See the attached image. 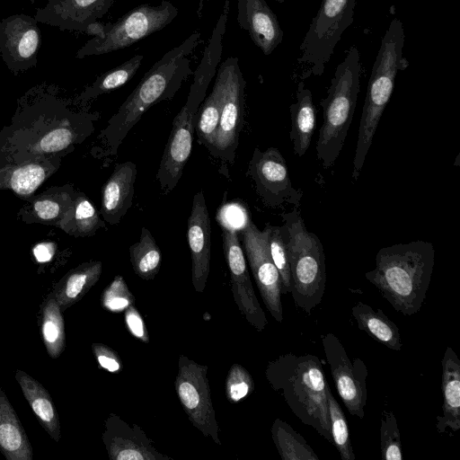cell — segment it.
<instances>
[{"instance_id": "6da1fadb", "label": "cell", "mask_w": 460, "mask_h": 460, "mask_svg": "<svg viewBox=\"0 0 460 460\" xmlns=\"http://www.w3.org/2000/svg\"><path fill=\"white\" fill-rule=\"evenodd\" d=\"M200 36L199 31L190 34L180 45L167 51L144 75L101 131L102 156L111 160L116 158L122 141L142 115L155 104L174 97L182 83L193 73L189 56L199 44Z\"/></svg>"}, {"instance_id": "7a4b0ae2", "label": "cell", "mask_w": 460, "mask_h": 460, "mask_svg": "<svg viewBox=\"0 0 460 460\" xmlns=\"http://www.w3.org/2000/svg\"><path fill=\"white\" fill-rule=\"evenodd\" d=\"M435 251L431 243L411 241L381 248L376 267L366 272L393 308L405 316L421 308L431 281Z\"/></svg>"}, {"instance_id": "3957f363", "label": "cell", "mask_w": 460, "mask_h": 460, "mask_svg": "<svg viewBox=\"0 0 460 460\" xmlns=\"http://www.w3.org/2000/svg\"><path fill=\"white\" fill-rule=\"evenodd\" d=\"M265 376L292 412L332 443L326 395L329 385L319 358L289 352L270 361Z\"/></svg>"}, {"instance_id": "277c9868", "label": "cell", "mask_w": 460, "mask_h": 460, "mask_svg": "<svg viewBox=\"0 0 460 460\" xmlns=\"http://www.w3.org/2000/svg\"><path fill=\"white\" fill-rule=\"evenodd\" d=\"M404 38L402 22L393 19L382 38L367 84L353 158L352 179L355 181L359 177L381 116L393 93L396 75L410 65L402 55Z\"/></svg>"}, {"instance_id": "5b68a950", "label": "cell", "mask_w": 460, "mask_h": 460, "mask_svg": "<svg viewBox=\"0 0 460 460\" xmlns=\"http://www.w3.org/2000/svg\"><path fill=\"white\" fill-rule=\"evenodd\" d=\"M360 72L359 51L352 46L336 67L327 96L321 100L323 122L316 142V155L325 169L334 164L344 146L357 105Z\"/></svg>"}, {"instance_id": "8992f818", "label": "cell", "mask_w": 460, "mask_h": 460, "mask_svg": "<svg viewBox=\"0 0 460 460\" xmlns=\"http://www.w3.org/2000/svg\"><path fill=\"white\" fill-rule=\"evenodd\" d=\"M281 217L291 275L290 294L296 305L310 314L322 302L325 292L323 246L318 236L306 229L298 208Z\"/></svg>"}, {"instance_id": "52a82bcc", "label": "cell", "mask_w": 460, "mask_h": 460, "mask_svg": "<svg viewBox=\"0 0 460 460\" xmlns=\"http://www.w3.org/2000/svg\"><path fill=\"white\" fill-rule=\"evenodd\" d=\"M215 75L216 69L212 65L199 63L194 72L186 102L172 121V128L156 173V180L164 193L171 192L182 175L192 150L198 111Z\"/></svg>"}, {"instance_id": "ba28073f", "label": "cell", "mask_w": 460, "mask_h": 460, "mask_svg": "<svg viewBox=\"0 0 460 460\" xmlns=\"http://www.w3.org/2000/svg\"><path fill=\"white\" fill-rule=\"evenodd\" d=\"M178 15V9L170 1L157 5L140 4L117 22L105 23L102 38L93 37L78 49L75 58L99 56L128 48L154 32L163 30Z\"/></svg>"}, {"instance_id": "9c48e42d", "label": "cell", "mask_w": 460, "mask_h": 460, "mask_svg": "<svg viewBox=\"0 0 460 460\" xmlns=\"http://www.w3.org/2000/svg\"><path fill=\"white\" fill-rule=\"evenodd\" d=\"M356 0H323L299 46L298 64L309 65L310 75H322L342 33L353 23Z\"/></svg>"}, {"instance_id": "30bf717a", "label": "cell", "mask_w": 460, "mask_h": 460, "mask_svg": "<svg viewBox=\"0 0 460 460\" xmlns=\"http://www.w3.org/2000/svg\"><path fill=\"white\" fill-rule=\"evenodd\" d=\"M216 79L221 87L222 103L217 133L209 152L223 163L233 164L243 125L246 84L238 58L229 57L221 63Z\"/></svg>"}, {"instance_id": "8fae6325", "label": "cell", "mask_w": 460, "mask_h": 460, "mask_svg": "<svg viewBox=\"0 0 460 460\" xmlns=\"http://www.w3.org/2000/svg\"><path fill=\"white\" fill-rule=\"evenodd\" d=\"M174 386L181 405L190 423L204 437L221 446L220 429L216 419L208 379V366L181 355Z\"/></svg>"}, {"instance_id": "7c38bea8", "label": "cell", "mask_w": 460, "mask_h": 460, "mask_svg": "<svg viewBox=\"0 0 460 460\" xmlns=\"http://www.w3.org/2000/svg\"><path fill=\"white\" fill-rule=\"evenodd\" d=\"M322 342L338 394L350 415L363 419L367 398L366 364L358 358L351 361L333 333L322 335Z\"/></svg>"}, {"instance_id": "4fadbf2b", "label": "cell", "mask_w": 460, "mask_h": 460, "mask_svg": "<svg viewBox=\"0 0 460 460\" xmlns=\"http://www.w3.org/2000/svg\"><path fill=\"white\" fill-rule=\"evenodd\" d=\"M247 174L266 206L278 208L288 203L299 207L303 191L293 187L286 160L278 148L261 151L256 147L248 164Z\"/></svg>"}, {"instance_id": "5bb4252c", "label": "cell", "mask_w": 460, "mask_h": 460, "mask_svg": "<svg viewBox=\"0 0 460 460\" xmlns=\"http://www.w3.org/2000/svg\"><path fill=\"white\" fill-rule=\"evenodd\" d=\"M243 249L262 301L271 316L283 321L281 279L272 261L266 231L259 230L249 217L241 228Z\"/></svg>"}, {"instance_id": "9a60e30c", "label": "cell", "mask_w": 460, "mask_h": 460, "mask_svg": "<svg viewBox=\"0 0 460 460\" xmlns=\"http://www.w3.org/2000/svg\"><path fill=\"white\" fill-rule=\"evenodd\" d=\"M221 229L234 300L248 323L256 331L262 332L268 320L252 287L238 231L224 225H221Z\"/></svg>"}, {"instance_id": "2e32d148", "label": "cell", "mask_w": 460, "mask_h": 460, "mask_svg": "<svg viewBox=\"0 0 460 460\" xmlns=\"http://www.w3.org/2000/svg\"><path fill=\"white\" fill-rule=\"evenodd\" d=\"M40 45L41 34L34 17L18 13L0 21V54L13 74L36 66Z\"/></svg>"}, {"instance_id": "e0dca14e", "label": "cell", "mask_w": 460, "mask_h": 460, "mask_svg": "<svg viewBox=\"0 0 460 460\" xmlns=\"http://www.w3.org/2000/svg\"><path fill=\"white\" fill-rule=\"evenodd\" d=\"M102 441L111 460L172 459L160 453L139 426H129L115 413L105 420Z\"/></svg>"}, {"instance_id": "ac0fdd59", "label": "cell", "mask_w": 460, "mask_h": 460, "mask_svg": "<svg viewBox=\"0 0 460 460\" xmlns=\"http://www.w3.org/2000/svg\"><path fill=\"white\" fill-rule=\"evenodd\" d=\"M187 239L191 259V283L196 292L203 293L210 270L211 225L202 190L193 197Z\"/></svg>"}, {"instance_id": "d6986e66", "label": "cell", "mask_w": 460, "mask_h": 460, "mask_svg": "<svg viewBox=\"0 0 460 460\" xmlns=\"http://www.w3.org/2000/svg\"><path fill=\"white\" fill-rule=\"evenodd\" d=\"M115 0H49L37 8V22L57 27L60 31L84 32L87 27L102 18Z\"/></svg>"}, {"instance_id": "ffe728a7", "label": "cell", "mask_w": 460, "mask_h": 460, "mask_svg": "<svg viewBox=\"0 0 460 460\" xmlns=\"http://www.w3.org/2000/svg\"><path fill=\"white\" fill-rule=\"evenodd\" d=\"M237 22L266 56L282 42L283 31L265 0H237Z\"/></svg>"}, {"instance_id": "44dd1931", "label": "cell", "mask_w": 460, "mask_h": 460, "mask_svg": "<svg viewBox=\"0 0 460 460\" xmlns=\"http://www.w3.org/2000/svg\"><path fill=\"white\" fill-rule=\"evenodd\" d=\"M137 166L131 161L119 163L102 188L100 214L110 225H118L133 205Z\"/></svg>"}, {"instance_id": "7402d4cb", "label": "cell", "mask_w": 460, "mask_h": 460, "mask_svg": "<svg viewBox=\"0 0 460 460\" xmlns=\"http://www.w3.org/2000/svg\"><path fill=\"white\" fill-rule=\"evenodd\" d=\"M442 413L437 417L439 433L460 429V360L451 347H447L442 361Z\"/></svg>"}, {"instance_id": "603a6c76", "label": "cell", "mask_w": 460, "mask_h": 460, "mask_svg": "<svg viewBox=\"0 0 460 460\" xmlns=\"http://www.w3.org/2000/svg\"><path fill=\"white\" fill-rule=\"evenodd\" d=\"M0 453L6 460H32L33 452L29 438L0 387Z\"/></svg>"}, {"instance_id": "cb8c5ba5", "label": "cell", "mask_w": 460, "mask_h": 460, "mask_svg": "<svg viewBox=\"0 0 460 460\" xmlns=\"http://www.w3.org/2000/svg\"><path fill=\"white\" fill-rule=\"evenodd\" d=\"M14 377L41 427L58 442L61 438L58 412L48 390L22 370L17 369Z\"/></svg>"}, {"instance_id": "d4e9b609", "label": "cell", "mask_w": 460, "mask_h": 460, "mask_svg": "<svg viewBox=\"0 0 460 460\" xmlns=\"http://www.w3.org/2000/svg\"><path fill=\"white\" fill-rule=\"evenodd\" d=\"M102 270L99 261L84 262L69 270L54 287L52 294L62 312L79 302L97 283Z\"/></svg>"}, {"instance_id": "484cf974", "label": "cell", "mask_w": 460, "mask_h": 460, "mask_svg": "<svg viewBox=\"0 0 460 460\" xmlns=\"http://www.w3.org/2000/svg\"><path fill=\"white\" fill-rule=\"evenodd\" d=\"M296 101L289 107L291 115L290 139L294 153L303 156L310 146L315 128V107L311 91L303 81L296 89Z\"/></svg>"}, {"instance_id": "4316f807", "label": "cell", "mask_w": 460, "mask_h": 460, "mask_svg": "<svg viewBox=\"0 0 460 460\" xmlns=\"http://www.w3.org/2000/svg\"><path fill=\"white\" fill-rule=\"evenodd\" d=\"M56 167L50 159L24 162L2 173L0 188L10 189L22 198H31Z\"/></svg>"}, {"instance_id": "83f0119b", "label": "cell", "mask_w": 460, "mask_h": 460, "mask_svg": "<svg viewBox=\"0 0 460 460\" xmlns=\"http://www.w3.org/2000/svg\"><path fill=\"white\" fill-rule=\"evenodd\" d=\"M360 331L390 349L400 351L402 344L398 326L381 309H375L361 301L351 309Z\"/></svg>"}, {"instance_id": "f1b7e54d", "label": "cell", "mask_w": 460, "mask_h": 460, "mask_svg": "<svg viewBox=\"0 0 460 460\" xmlns=\"http://www.w3.org/2000/svg\"><path fill=\"white\" fill-rule=\"evenodd\" d=\"M73 188L66 186L48 190L31 199L29 210L24 212L27 222H40L58 226L72 204Z\"/></svg>"}, {"instance_id": "f546056e", "label": "cell", "mask_w": 460, "mask_h": 460, "mask_svg": "<svg viewBox=\"0 0 460 460\" xmlns=\"http://www.w3.org/2000/svg\"><path fill=\"white\" fill-rule=\"evenodd\" d=\"M104 222L88 198L82 192L75 191L72 204L58 227L71 235L85 237L93 235L98 229L104 227Z\"/></svg>"}, {"instance_id": "4dcf8cb0", "label": "cell", "mask_w": 460, "mask_h": 460, "mask_svg": "<svg viewBox=\"0 0 460 460\" xmlns=\"http://www.w3.org/2000/svg\"><path fill=\"white\" fill-rule=\"evenodd\" d=\"M95 116H87L75 124L66 122L57 127L31 146V152L36 155L54 154L64 150L76 142L83 141L93 129Z\"/></svg>"}, {"instance_id": "1f68e13d", "label": "cell", "mask_w": 460, "mask_h": 460, "mask_svg": "<svg viewBox=\"0 0 460 460\" xmlns=\"http://www.w3.org/2000/svg\"><path fill=\"white\" fill-rule=\"evenodd\" d=\"M40 332L49 356L58 358L66 348V332L62 311L52 292L41 305Z\"/></svg>"}, {"instance_id": "d6a6232c", "label": "cell", "mask_w": 460, "mask_h": 460, "mask_svg": "<svg viewBox=\"0 0 460 460\" xmlns=\"http://www.w3.org/2000/svg\"><path fill=\"white\" fill-rule=\"evenodd\" d=\"M129 258L134 272L143 280H152L159 272L162 253L146 227H142L139 240L129 246Z\"/></svg>"}, {"instance_id": "836d02e7", "label": "cell", "mask_w": 460, "mask_h": 460, "mask_svg": "<svg viewBox=\"0 0 460 460\" xmlns=\"http://www.w3.org/2000/svg\"><path fill=\"white\" fill-rule=\"evenodd\" d=\"M271 436L282 460H319L305 439L279 418L272 423Z\"/></svg>"}, {"instance_id": "e575fe53", "label": "cell", "mask_w": 460, "mask_h": 460, "mask_svg": "<svg viewBox=\"0 0 460 460\" xmlns=\"http://www.w3.org/2000/svg\"><path fill=\"white\" fill-rule=\"evenodd\" d=\"M144 56L135 55L122 64L103 73L79 95L80 102H87L111 92L128 83L139 69Z\"/></svg>"}, {"instance_id": "d590c367", "label": "cell", "mask_w": 460, "mask_h": 460, "mask_svg": "<svg viewBox=\"0 0 460 460\" xmlns=\"http://www.w3.org/2000/svg\"><path fill=\"white\" fill-rule=\"evenodd\" d=\"M221 103V87L216 79L212 92L199 106L194 128L199 144L205 146L208 150L211 149L217 133Z\"/></svg>"}, {"instance_id": "8d00e7d4", "label": "cell", "mask_w": 460, "mask_h": 460, "mask_svg": "<svg viewBox=\"0 0 460 460\" xmlns=\"http://www.w3.org/2000/svg\"><path fill=\"white\" fill-rule=\"evenodd\" d=\"M332 443L340 453L341 460H355L348 422L341 405L333 396L330 386L326 388Z\"/></svg>"}, {"instance_id": "74e56055", "label": "cell", "mask_w": 460, "mask_h": 460, "mask_svg": "<svg viewBox=\"0 0 460 460\" xmlns=\"http://www.w3.org/2000/svg\"><path fill=\"white\" fill-rule=\"evenodd\" d=\"M264 230L270 257L280 276L281 294L288 295L291 292V275L282 227L267 224Z\"/></svg>"}, {"instance_id": "f35d334b", "label": "cell", "mask_w": 460, "mask_h": 460, "mask_svg": "<svg viewBox=\"0 0 460 460\" xmlns=\"http://www.w3.org/2000/svg\"><path fill=\"white\" fill-rule=\"evenodd\" d=\"M381 457L385 460H402L401 435L396 417L392 411L384 410L380 426Z\"/></svg>"}, {"instance_id": "ab89813d", "label": "cell", "mask_w": 460, "mask_h": 460, "mask_svg": "<svg viewBox=\"0 0 460 460\" xmlns=\"http://www.w3.org/2000/svg\"><path fill=\"white\" fill-rule=\"evenodd\" d=\"M135 301L134 295L121 275H116L101 296L102 306L111 313H121L135 305Z\"/></svg>"}, {"instance_id": "60d3db41", "label": "cell", "mask_w": 460, "mask_h": 460, "mask_svg": "<svg viewBox=\"0 0 460 460\" xmlns=\"http://www.w3.org/2000/svg\"><path fill=\"white\" fill-rule=\"evenodd\" d=\"M255 385L251 374L240 364H233L226 379V396L230 403H236L249 396Z\"/></svg>"}, {"instance_id": "b9f144b4", "label": "cell", "mask_w": 460, "mask_h": 460, "mask_svg": "<svg viewBox=\"0 0 460 460\" xmlns=\"http://www.w3.org/2000/svg\"><path fill=\"white\" fill-rule=\"evenodd\" d=\"M92 349L99 367L110 373L121 371L123 367L122 361L119 355L114 349L100 342H93Z\"/></svg>"}, {"instance_id": "7bdbcfd3", "label": "cell", "mask_w": 460, "mask_h": 460, "mask_svg": "<svg viewBox=\"0 0 460 460\" xmlns=\"http://www.w3.org/2000/svg\"><path fill=\"white\" fill-rule=\"evenodd\" d=\"M125 326L128 332L137 340L149 342V334L144 319L135 305L128 306L124 314Z\"/></svg>"}, {"instance_id": "ee69618b", "label": "cell", "mask_w": 460, "mask_h": 460, "mask_svg": "<svg viewBox=\"0 0 460 460\" xmlns=\"http://www.w3.org/2000/svg\"><path fill=\"white\" fill-rule=\"evenodd\" d=\"M56 244L50 242H43L36 244L32 250L34 258L38 262H48L54 256Z\"/></svg>"}, {"instance_id": "f6af8a7d", "label": "cell", "mask_w": 460, "mask_h": 460, "mask_svg": "<svg viewBox=\"0 0 460 460\" xmlns=\"http://www.w3.org/2000/svg\"><path fill=\"white\" fill-rule=\"evenodd\" d=\"M206 1H209V0H199L198 9H197V15L199 18H200L202 15V10H203L204 4Z\"/></svg>"}, {"instance_id": "bcb514c9", "label": "cell", "mask_w": 460, "mask_h": 460, "mask_svg": "<svg viewBox=\"0 0 460 460\" xmlns=\"http://www.w3.org/2000/svg\"><path fill=\"white\" fill-rule=\"evenodd\" d=\"M278 3H284L286 1H288V0H276Z\"/></svg>"}]
</instances>
